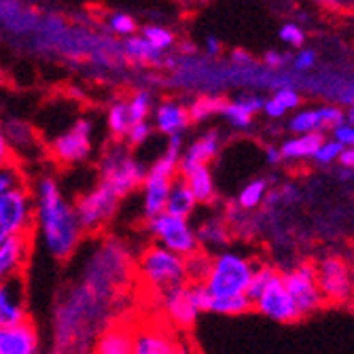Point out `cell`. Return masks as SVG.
I'll list each match as a JSON object with an SVG mask.
<instances>
[{
	"instance_id": "1",
	"label": "cell",
	"mask_w": 354,
	"mask_h": 354,
	"mask_svg": "<svg viewBox=\"0 0 354 354\" xmlns=\"http://www.w3.org/2000/svg\"><path fill=\"white\" fill-rule=\"evenodd\" d=\"M136 266L121 240L106 238L83 261L79 280L53 308V354H91V346L119 312Z\"/></svg>"
},
{
	"instance_id": "2",
	"label": "cell",
	"mask_w": 354,
	"mask_h": 354,
	"mask_svg": "<svg viewBox=\"0 0 354 354\" xmlns=\"http://www.w3.org/2000/svg\"><path fill=\"white\" fill-rule=\"evenodd\" d=\"M35 200V234L43 250L53 261H68L83 242L75 202L66 198L55 176L43 174L32 185Z\"/></svg>"
},
{
	"instance_id": "3",
	"label": "cell",
	"mask_w": 354,
	"mask_h": 354,
	"mask_svg": "<svg viewBox=\"0 0 354 354\" xmlns=\"http://www.w3.org/2000/svg\"><path fill=\"white\" fill-rule=\"evenodd\" d=\"M183 151H185V138L183 136L168 138L164 153L147 168L145 180L140 185V196H142L140 210H142L145 221L155 218L162 212H166L170 187L174 185V180L180 174Z\"/></svg>"
},
{
	"instance_id": "4",
	"label": "cell",
	"mask_w": 354,
	"mask_h": 354,
	"mask_svg": "<svg viewBox=\"0 0 354 354\" xmlns=\"http://www.w3.org/2000/svg\"><path fill=\"white\" fill-rule=\"evenodd\" d=\"M257 263L236 250H218L210 257V268L202 280L210 297L246 295Z\"/></svg>"
},
{
	"instance_id": "5",
	"label": "cell",
	"mask_w": 354,
	"mask_h": 354,
	"mask_svg": "<svg viewBox=\"0 0 354 354\" xmlns=\"http://www.w3.org/2000/svg\"><path fill=\"white\" fill-rule=\"evenodd\" d=\"M136 274L149 291L157 295H164L176 286L191 282L187 272V259L157 244L147 246L138 254Z\"/></svg>"
},
{
	"instance_id": "6",
	"label": "cell",
	"mask_w": 354,
	"mask_h": 354,
	"mask_svg": "<svg viewBox=\"0 0 354 354\" xmlns=\"http://www.w3.org/2000/svg\"><path fill=\"white\" fill-rule=\"evenodd\" d=\"M147 168L140 159L134 155V151L119 142L109 147L98 164V183L109 187L119 200H125L132 196L136 189H140L145 180Z\"/></svg>"
},
{
	"instance_id": "7",
	"label": "cell",
	"mask_w": 354,
	"mask_h": 354,
	"mask_svg": "<svg viewBox=\"0 0 354 354\" xmlns=\"http://www.w3.org/2000/svg\"><path fill=\"white\" fill-rule=\"evenodd\" d=\"M32 232H35V200L30 187L24 183L0 196V244L11 238L32 236Z\"/></svg>"
},
{
	"instance_id": "8",
	"label": "cell",
	"mask_w": 354,
	"mask_h": 354,
	"mask_svg": "<svg viewBox=\"0 0 354 354\" xmlns=\"http://www.w3.org/2000/svg\"><path fill=\"white\" fill-rule=\"evenodd\" d=\"M147 234L155 240L157 246L168 248L183 259H189L191 254L200 252L198 232L189 218L162 212L159 216L147 221Z\"/></svg>"
},
{
	"instance_id": "9",
	"label": "cell",
	"mask_w": 354,
	"mask_h": 354,
	"mask_svg": "<svg viewBox=\"0 0 354 354\" xmlns=\"http://www.w3.org/2000/svg\"><path fill=\"white\" fill-rule=\"evenodd\" d=\"M159 301H162V310L174 327L189 329L196 325L202 312H208L210 295L202 282H187L159 295Z\"/></svg>"
},
{
	"instance_id": "10",
	"label": "cell",
	"mask_w": 354,
	"mask_h": 354,
	"mask_svg": "<svg viewBox=\"0 0 354 354\" xmlns=\"http://www.w3.org/2000/svg\"><path fill=\"white\" fill-rule=\"evenodd\" d=\"M119 206H121V200L109 187H104L100 183H95L91 189L81 193L75 202V210H77L79 223L85 234L104 232L115 221Z\"/></svg>"
},
{
	"instance_id": "11",
	"label": "cell",
	"mask_w": 354,
	"mask_h": 354,
	"mask_svg": "<svg viewBox=\"0 0 354 354\" xmlns=\"http://www.w3.org/2000/svg\"><path fill=\"white\" fill-rule=\"evenodd\" d=\"M49 153L59 166H79L85 164L93 153V123L87 117L77 119L66 130L59 132L51 145Z\"/></svg>"
},
{
	"instance_id": "12",
	"label": "cell",
	"mask_w": 354,
	"mask_h": 354,
	"mask_svg": "<svg viewBox=\"0 0 354 354\" xmlns=\"http://www.w3.org/2000/svg\"><path fill=\"white\" fill-rule=\"evenodd\" d=\"M314 268L325 304L344 306L352 301V266L346 259L339 254H327Z\"/></svg>"
},
{
	"instance_id": "13",
	"label": "cell",
	"mask_w": 354,
	"mask_h": 354,
	"mask_svg": "<svg viewBox=\"0 0 354 354\" xmlns=\"http://www.w3.org/2000/svg\"><path fill=\"white\" fill-rule=\"evenodd\" d=\"M252 308L261 316L274 320V323H280V325H291L301 318L293 297L286 291L282 274L278 270L270 278V282L261 288V293L252 299Z\"/></svg>"
},
{
	"instance_id": "14",
	"label": "cell",
	"mask_w": 354,
	"mask_h": 354,
	"mask_svg": "<svg viewBox=\"0 0 354 354\" xmlns=\"http://www.w3.org/2000/svg\"><path fill=\"white\" fill-rule=\"evenodd\" d=\"M284 286L288 295L293 297L301 318L318 312L325 306V297L320 293V286L316 280V268L312 263H299L282 274Z\"/></svg>"
},
{
	"instance_id": "15",
	"label": "cell",
	"mask_w": 354,
	"mask_h": 354,
	"mask_svg": "<svg viewBox=\"0 0 354 354\" xmlns=\"http://www.w3.org/2000/svg\"><path fill=\"white\" fill-rule=\"evenodd\" d=\"M346 121V115L335 104H323L316 109L297 111L288 119V132L301 136V134H325L333 132L339 123Z\"/></svg>"
},
{
	"instance_id": "16",
	"label": "cell",
	"mask_w": 354,
	"mask_h": 354,
	"mask_svg": "<svg viewBox=\"0 0 354 354\" xmlns=\"http://www.w3.org/2000/svg\"><path fill=\"white\" fill-rule=\"evenodd\" d=\"M26 320H30V308L24 278L0 282V327H15Z\"/></svg>"
},
{
	"instance_id": "17",
	"label": "cell",
	"mask_w": 354,
	"mask_h": 354,
	"mask_svg": "<svg viewBox=\"0 0 354 354\" xmlns=\"http://www.w3.org/2000/svg\"><path fill=\"white\" fill-rule=\"evenodd\" d=\"M0 354H43L41 333L32 320L15 327H0Z\"/></svg>"
},
{
	"instance_id": "18",
	"label": "cell",
	"mask_w": 354,
	"mask_h": 354,
	"mask_svg": "<svg viewBox=\"0 0 354 354\" xmlns=\"http://www.w3.org/2000/svg\"><path fill=\"white\" fill-rule=\"evenodd\" d=\"M159 134H164L166 138L183 136L189 125V109L178 102V100H164L153 109V123H151Z\"/></svg>"
},
{
	"instance_id": "19",
	"label": "cell",
	"mask_w": 354,
	"mask_h": 354,
	"mask_svg": "<svg viewBox=\"0 0 354 354\" xmlns=\"http://www.w3.org/2000/svg\"><path fill=\"white\" fill-rule=\"evenodd\" d=\"M221 153V134L216 130L204 132L196 140L185 145L183 157H180V172L200 168V166H210ZM180 176V174H178Z\"/></svg>"
},
{
	"instance_id": "20",
	"label": "cell",
	"mask_w": 354,
	"mask_h": 354,
	"mask_svg": "<svg viewBox=\"0 0 354 354\" xmlns=\"http://www.w3.org/2000/svg\"><path fill=\"white\" fill-rule=\"evenodd\" d=\"M32 250V236L11 238L0 244V282L19 278Z\"/></svg>"
},
{
	"instance_id": "21",
	"label": "cell",
	"mask_w": 354,
	"mask_h": 354,
	"mask_svg": "<svg viewBox=\"0 0 354 354\" xmlns=\"http://www.w3.org/2000/svg\"><path fill=\"white\" fill-rule=\"evenodd\" d=\"M180 344L174 335L162 327H140L134 329V348L132 354H176Z\"/></svg>"
},
{
	"instance_id": "22",
	"label": "cell",
	"mask_w": 354,
	"mask_h": 354,
	"mask_svg": "<svg viewBox=\"0 0 354 354\" xmlns=\"http://www.w3.org/2000/svg\"><path fill=\"white\" fill-rule=\"evenodd\" d=\"M134 329L127 325L106 327L91 346V354H132Z\"/></svg>"
},
{
	"instance_id": "23",
	"label": "cell",
	"mask_w": 354,
	"mask_h": 354,
	"mask_svg": "<svg viewBox=\"0 0 354 354\" xmlns=\"http://www.w3.org/2000/svg\"><path fill=\"white\" fill-rule=\"evenodd\" d=\"M263 111V100L257 98V95H248V98H238L232 102H223L221 115L227 121L234 130H248L252 125V119L257 113Z\"/></svg>"
},
{
	"instance_id": "24",
	"label": "cell",
	"mask_w": 354,
	"mask_h": 354,
	"mask_svg": "<svg viewBox=\"0 0 354 354\" xmlns=\"http://www.w3.org/2000/svg\"><path fill=\"white\" fill-rule=\"evenodd\" d=\"M323 140H325V134H301V136L286 138L278 147L282 162H308V159H314Z\"/></svg>"
},
{
	"instance_id": "25",
	"label": "cell",
	"mask_w": 354,
	"mask_h": 354,
	"mask_svg": "<svg viewBox=\"0 0 354 354\" xmlns=\"http://www.w3.org/2000/svg\"><path fill=\"white\" fill-rule=\"evenodd\" d=\"M121 55L125 62L136 64V66H157V64L164 62V53L157 51L142 35L127 37L121 43Z\"/></svg>"
},
{
	"instance_id": "26",
	"label": "cell",
	"mask_w": 354,
	"mask_h": 354,
	"mask_svg": "<svg viewBox=\"0 0 354 354\" xmlns=\"http://www.w3.org/2000/svg\"><path fill=\"white\" fill-rule=\"evenodd\" d=\"M198 232V242L200 248L204 246L206 250H225V246L232 240V227L230 223L221 218V216H210L206 218L200 227H196Z\"/></svg>"
},
{
	"instance_id": "27",
	"label": "cell",
	"mask_w": 354,
	"mask_h": 354,
	"mask_svg": "<svg viewBox=\"0 0 354 354\" xmlns=\"http://www.w3.org/2000/svg\"><path fill=\"white\" fill-rule=\"evenodd\" d=\"M180 178L187 183L191 193L196 196L198 204H210L216 198V180L210 166H200L180 172Z\"/></svg>"
},
{
	"instance_id": "28",
	"label": "cell",
	"mask_w": 354,
	"mask_h": 354,
	"mask_svg": "<svg viewBox=\"0 0 354 354\" xmlns=\"http://www.w3.org/2000/svg\"><path fill=\"white\" fill-rule=\"evenodd\" d=\"M198 200L191 193V189L187 187V183L178 176L174 180V185L170 187L168 193V202H166V212L172 216H180V218H191V214L198 208Z\"/></svg>"
},
{
	"instance_id": "29",
	"label": "cell",
	"mask_w": 354,
	"mask_h": 354,
	"mask_svg": "<svg viewBox=\"0 0 354 354\" xmlns=\"http://www.w3.org/2000/svg\"><path fill=\"white\" fill-rule=\"evenodd\" d=\"M301 104V95L293 87H280L272 98L263 100V113L270 119H282L288 111H295Z\"/></svg>"
},
{
	"instance_id": "30",
	"label": "cell",
	"mask_w": 354,
	"mask_h": 354,
	"mask_svg": "<svg viewBox=\"0 0 354 354\" xmlns=\"http://www.w3.org/2000/svg\"><path fill=\"white\" fill-rule=\"evenodd\" d=\"M7 142L11 147V153H28V149L35 147L37 142V134L35 130L26 123V121H7L3 125Z\"/></svg>"
},
{
	"instance_id": "31",
	"label": "cell",
	"mask_w": 354,
	"mask_h": 354,
	"mask_svg": "<svg viewBox=\"0 0 354 354\" xmlns=\"http://www.w3.org/2000/svg\"><path fill=\"white\" fill-rule=\"evenodd\" d=\"M270 196V185L266 178H252L248 180L236 198V206L240 210H257Z\"/></svg>"
},
{
	"instance_id": "32",
	"label": "cell",
	"mask_w": 354,
	"mask_h": 354,
	"mask_svg": "<svg viewBox=\"0 0 354 354\" xmlns=\"http://www.w3.org/2000/svg\"><path fill=\"white\" fill-rule=\"evenodd\" d=\"M106 127L117 140H125L127 132H130V127H132L130 111H127L125 100H115L109 106V111H106Z\"/></svg>"
},
{
	"instance_id": "33",
	"label": "cell",
	"mask_w": 354,
	"mask_h": 354,
	"mask_svg": "<svg viewBox=\"0 0 354 354\" xmlns=\"http://www.w3.org/2000/svg\"><path fill=\"white\" fill-rule=\"evenodd\" d=\"M252 310V301L248 295H238V297H210L208 301V312L221 314V316H242Z\"/></svg>"
},
{
	"instance_id": "34",
	"label": "cell",
	"mask_w": 354,
	"mask_h": 354,
	"mask_svg": "<svg viewBox=\"0 0 354 354\" xmlns=\"http://www.w3.org/2000/svg\"><path fill=\"white\" fill-rule=\"evenodd\" d=\"M125 102H127V111H130L132 123L149 121V117L153 115V95L149 89H136Z\"/></svg>"
},
{
	"instance_id": "35",
	"label": "cell",
	"mask_w": 354,
	"mask_h": 354,
	"mask_svg": "<svg viewBox=\"0 0 354 354\" xmlns=\"http://www.w3.org/2000/svg\"><path fill=\"white\" fill-rule=\"evenodd\" d=\"M221 106H223V100L221 98H212V95H204V98H198L193 100L187 109H189V117H191V123H202L214 115H221Z\"/></svg>"
},
{
	"instance_id": "36",
	"label": "cell",
	"mask_w": 354,
	"mask_h": 354,
	"mask_svg": "<svg viewBox=\"0 0 354 354\" xmlns=\"http://www.w3.org/2000/svg\"><path fill=\"white\" fill-rule=\"evenodd\" d=\"M142 37L157 49V51H170L174 47V35L168 30V28H162V26H147L142 28Z\"/></svg>"
},
{
	"instance_id": "37",
	"label": "cell",
	"mask_w": 354,
	"mask_h": 354,
	"mask_svg": "<svg viewBox=\"0 0 354 354\" xmlns=\"http://www.w3.org/2000/svg\"><path fill=\"white\" fill-rule=\"evenodd\" d=\"M344 147L333 140V138H325L323 145H320V149L316 151L314 155V162L320 164V166H331V164H337L339 162V155H342Z\"/></svg>"
},
{
	"instance_id": "38",
	"label": "cell",
	"mask_w": 354,
	"mask_h": 354,
	"mask_svg": "<svg viewBox=\"0 0 354 354\" xmlns=\"http://www.w3.org/2000/svg\"><path fill=\"white\" fill-rule=\"evenodd\" d=\"M109 30L113 32V35L117 37H134V32H136V19L132 15H127V13H113L109 17Z\"/></svg>"
},
{
	"instance_id": "39",
	"label": "cell",
	"mask_w": 354,
	"mask_h": 354,
	"mask_svg": "<svg viewBox=\"0 0 354 354\" xmlns=\"http://www.w3.org/2000/svg\"><path fill=\"white\" fill-rule=\"evenodd\" d=\"M208 268H210V257L204 254L202 250L191 254L187 259V272H189V280L191 282H202L208 274Z\"/></svg>"
},
{
	"instance_id": "40",
	"label": "cell",
	"mask_w": 354,
	"mask_h": 354,
	"mask_svg": "<svg viewBox=\"0 0 354 354\" xmlns=\"http://www.w3.org/2000/svg\"><path fill=\"white\" fill-rule=\"evenodd\" d=\"M151 134H153V125H151V121L132 123L130 132H127V136H125V145L130 147V149H138V147H142V145L149 142Z\"/></svg>"
},
{
	"instance_id": "41",
	"label": "cell",
	"mask_w": 354,
	"mask_h": 354,
	"mask_svg": "<svg viewBox=\"0 0 354 354\" xmlns=\"http://www.w3.org/2000/svg\"><path fill=\"white\" fill-rule=\"evenodd\" d=\"M24 185V176H21V170L13 164L0 168V196H5L7 191L15 189Z\"/></svg>"
},
{
	"instance_id": "42",
	"label": "cell",
	"mask_w": 354,
	"mask_h": 354,
	"mask_svg": "<svg viewBox=\"0 0 354 354\" xmlns=\"http://www.w3.org/2000/svg\"><path fill=\"white\" fill-rule=\"evenodd\" d=\"M280 41L288 47H301L306 43V32L297 24H284L280 28Z\"/></svg>"
},
{
	"instance_id": "43",
	"label": "cell",
	"mask_w": 354,
	"mask_h": 354,
	"mask_svg": "<svg viewBox=\"0 0 354 354\" xmlns=\"http://www.w3.org/2000/svg\"><path fill=\"white\" fill-rule=\"evenodd\" d=\"M291 64H293V71L306 73V71H310V68L316 66V51H312V49H301V51L291 59Z\"/></svg>"
},
{
	"instance_id": "44",
	"label": "cell",
	"mask_w": 354,
	"mask_h": 354,
	"mask_svg": "<svg viewBox=\"0 0 354 354\" xmlns=\"http://www.w3.org/2000/svg\"><path fill=\"white\" fill-rule=\"evenodd\" d=\"M333 140H337L344 149L354 147V125L348 123V121L339 123L335 130H333Z\"/></svg>"
},
{
	"instance_id": "45",
	"label": "cell",
	"mask_w": 354,
	"mask_h": 354,
	"mask_svg": "<svg viewBox=\"0 0 354 354\" xmlns=\"http://www.w3.org/2000/svg\"><path fill=\"white\" fill-rule=\"evenodd\" d=\"M11 159H13V153H11V147L7 142V136H5V130H3V125H0V168H5L11 164Z\"/></svg>"
},
{
	"instance_id": "46",
	"label": "cell",
	"mask_w": 354,
	"mask_h": 354,
	"mask_svg": "<svg viewBox=\"0 0 354 354\" xmlns=\"http://www.w3.org/2000/svg\"><path fill=\"white\" fill-rule=\"evenodd\" d=\"M263 59H266V66H270V68H282L291 57L284 53H278V51H268Z\"/></svg>"
},
{
	"instance_id": "47",
	"label": "cell",
	"mask_w": 354,
	"mask_h": 354,
	"mask_svg": "<svg viewBox=\"0 0 354 354\" xmlns=\"http://www.w3.org/2000/svg\"><path fill=\"white\" fill-rule=\"evenodd\" d=\"M339 166L346 168V170H350V172H354V147L342 151V155H339Z\"/></svg>"
},
{
	"instance_id": "48",
	"label": "cell",
	"mask_w": 354,
	"mask_h": 354,
	"mask_svg": "<svg viewBox=\"0 0 354 354\" xmlns=\"http://www.w3.org/2000/svg\"><path fill=\"white\" fill-rule=\"evenodd\" d=\"M204 49H206L208 55H218L221 49H223V45H221V41H218L216 37H208V39L204 41Z\"/></svg>"
},
{
	"instance_id": "49",
	"label": "cell",
	"mask_w": 354,
	"mask_h": 354,
	"mask_svg": "<svg viewBox=\"0 0 354 354\" xmlns=\"http://www.w3.org/2000/svg\"><path fill=\"white\" fill-rule=\"evenodd\" d=\"M266 157H268V162H270L272 166H276V164L282 162V155H280V149H278V147H268V149H266Z\"/></svg>"
},
{
	"instance_id": "50",
	"label": "cell",
	"mask_w": 354,
	"mask_h": 354,
	"mask_svg": "<svg viewBox=\"0 0 354 354\" xmlns=\"http://www.w3.org/2000/svg\"><path fill=\"white\" fill-rule=\"evenodd\" d=\"M344 115H346V121L354 125V106H352V109H350L348 113H344Z\"/></svg>"
},
{
	"instance_id": "51",
	"label": "cell",
	"mask_w": 354,
	"mask_h": 354,
	"mask_svg": "<svg viewBox=\"0 0 354 354\" xmlns=\"http://www.w3.org/2000/svg\"><path fill=\"white\" fill-rule=\"evenodd\" d=\"M176 354H196V352H193V350H191L189 346H180Z\"/></svg>"
},
{
	"instance_id": "52",
	"label": "cell",
	"mask_w": 354,
	"mask_h": 354,
	"mask_svg": "<svg viewBox=\"0 0 354 354\" xmlns=\"http://www.w3.org/2000/svg\"><path fill=\"white\" fill-rule=\"evenodd\" d=\"M352 301H354V266H352Z\"/></svg>"
},
{
	"instance_id": "53",
	"label": "cell",
	"mask_w": 354,
	"mask_h": 354,
	"mask_svg": "<svg viewBox=\"0 0 354 354\" xmlns=\"http://www.w3.org/2000/svg\"><path fill=\"white\" fill-rule=\"evenodd\" d=\"M15 3H30V0H15Z\"/></svg>"
}]
</instances>
